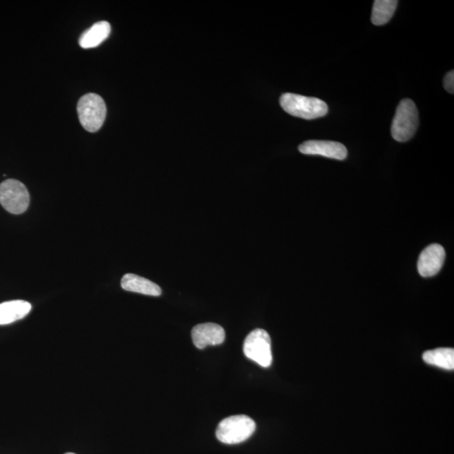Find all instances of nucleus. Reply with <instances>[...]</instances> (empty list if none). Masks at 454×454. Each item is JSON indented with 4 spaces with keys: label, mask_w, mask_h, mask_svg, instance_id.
Returning <instances> with one entry per match:
<instances>
[{
    "label": "nucleus",
    "mask_w": 454,
    "mask_h": 454,
    "mask_svg": "<svg viewBox=\"0 0 454 454\" xmlns=\"http://www.w3.org/2000/svg\"><path fill=\"white\" fill-rule=\"evenodd\" d=\"M280 105L291 116L314 120L325 117L328 112V104L323 100L286 92L281 96Z\"/></svg>",
    "instance_id": "f257e3e1"
},
{
    "label": "nucleus",
    "mask_w": 454,
    "mask_h": 454,
    "mask_svg": "<svg viewBox=\"0 0 454 454\" xmlns=\"http://www.w3.org/2000/svg\"><path fill=\"white\" fill-rule=\"evenodd\" d=\"M419 125L418 110L412 100L400 101L392 121L391 135L398 142L405 143L415 135Z\"/></svg>",
    "instance_id": "f03ea898"
},
{
    "label": "nucleus",
    "mask_w": 454,
    "mask_h": 454,
    "mask_svg": "<svg viewBox=\"0 0 454 454\" xmlns=\"http://www.w3.org/2000/svg\"><path fill=\"white\" fill-rule=\"evenodd\" d=\"M256 430L252 418L245 415L229 417L219 423L215 435L225 444H237L245 442Z\"/></svg>",
    "instance_id": "7ed1b4c3"
},
{
    "label": "nucleus",
    "mask_w": 454,
    "mask_h": 454,
    "mask_svg": "<svg viewBox=\"0 0 454 454\" xmlns=\"http://www.w3.org/2000/svg\"><path fill=\"white\" fill-rule=\"evenodd\" d=\"M77 109L79 121L86 131L96 132L102 127L107 117V105L100 95L92 92L83 95Z\"/></svg>",
    "instance_id": "20e7f679"
},
{
    "label": "nucleus",
    "mask_w": 454,
    "mask_h": 454,
    "mask_svg": "<svg viewBox=\"0 0 454 454\" xmlns=\"http://www.w3.org/2000/svg\"><path fill=\"white\" fill-rule=\"evenodd\" d=\"M0 204L11 214L25 213L30 205L28 188L18 180H6L0 184Z\"/></svg>",
    "instance_id": "39448f33"
},
{
    "label": "nucleus",
    "mask_w": 454,
    "mask_h": 454,
    "mask_svg": "<svg viewBox=\"0 0 454 454\" xmlns=\"http://www.w3.org/2000/svg\"><path fill=\"white\" fill-rule=\"evenodd\" d=\"M244 352L246 358L263 368L270 367L273 361L270 334L263 329L253 330L245 339Z\"/></svg>",
    "instance_id": "423d86ee"
},
{
    "label": "nucleus",
    "mask_w": 454,
    "mask_h": 454,
    "mask_svg": "<svg viewBox=\"0 0 454 454\" xmlns=\"http://www.w3.org/2000/svg\"><path fill=\"white\" fill-rule=\"evenodd\" d=\"M299 151L306 155H319L337 160H345L347 156L345 145L330 141H308L299 145Z\"/></svg>",
    "instance_id": "0eeeda50"
},
{
    "label": "nucleus",
    "mask_w": 454,
    "mask_h": 454,
    "mask_svg": "<svg viewBox=\"0 0 454 454\" xmlns=\"http://www.w3.org/2000/svg\"><path fill=\"white\" fill-rule=\"evenodd\" d=\"M445 250L439 244H431L422 251L417 263L418 272L424 277H433L442 268Z\"/></svg>",
    "instance_id": "6e6552de"
},
{
    "label": "nucleus",
    "mask_w": 454,
    "mask_h": 454,
    "mask_svg": "<svg viewBox=\"0 0 454 454\" xmlns=\"http://www.w3.org/2000/svg\"><path fill=\"white\" fill-rule=\"evenodd\" d=\"M191 335L193 345L199 350L222 345L226 338L224 328L215 323L197 325L192 329Z\"/></svg>",
    "instance_id": "1a4fd4ad"
},
{
    "label": "nucleus",
    "mask_w": 454,
    "mask_h": 454,
    "mask_svg": "<svg viewBox=\"0 0 454 454\" xmlns=\"http://www.w3.org/2000/svg\"><path fill=\"white\" fill-rule=\"evenodd\" d=\"M121 287L123 289L130 292L151 295V297H160L162 294V289L151 280L145 277L127 273L121 280Z\"/></svg>",
    "instance_id": "9d476101"
},
{
    "label": "nucleus",
    "mask_w": 454,
    "mask_h": 454,
    "mask_svg": "<svg viewBox=\"0 0 454 454\" xmlns=\"http://www.w3.org/2000/svg\"><path fill=\"white\" fill-rule=\"evenodd\" d=\"M32 311V305L25 301H11L0 304V325H8L23 319Z\"/></svg>",
    "instance_id": "9b49d317"
},
{
    "label": "nucleus",
    "mask_w": 454,
    "mask_h": 454,
    "mask_svg": "<svg viewBox=\"0 0 454 454\" xmlns=\"http://www.w3.org/2000/svg\"><path fill=\"white\" fill-rule=\"evenodd\" d=\"M110 32H112V28L109 22H97L82 34L79 38V45L85 49L98 47L109 37Z\"/></svg>",
    "instance_id": "f8f14e48"
},
{
    "label": "nucleus",
    "mask_w": 454,
    "mask_h": 454,
    "mask_svg": "<svg viewBox=\"0 0 454 454\" xmlns=\"http://www.w3.org/2000/svg\"><path fill=\"white\" fill-rule=\"evenodd\" d=\"M423 360L426 364L436 366L443 369L453 370V348L442 347L434 350L426 351L423 354Z\"/></svg>",
    "instance_id": "ddd939ff"
},
{
    "label": "nucleus",
    "mask_w": 454,
    "mask_h": 454,
    "mask_svg": "<svg viewBox=\"0 0 454 454\" xmlns=\"http://www.w3.org/2000/svg\"><path fill=\"white\" fill-rule=\"evenodd\" d=\"M398 1L396 0H376L374 2L371 20L374 25H383L389 22L395 14Z\"/></svg>",
    "instance_id": "4468645a"
},
{
    "label": "nucleus",
    "mask_w": 454,
    "mask_h": 454,
    "mask_svg": "<svg viewBox=\"0 0 454 454\" xmlns=\"http://www.w3.org/2000/svg\"><path fill=\"white\" fill-rule=\"evenodd\" d=\"M443 86L445 90L453 95L454 92V72L450 71L446 74L443 79Z\"/></svg>",
    "instance_id": "2eb2a0df"
},
{
    "label": "nucleus",
    "mask_w": 454,
    "mask_h": 454,
    "mask_svg": "<svg viewBox=\"0 0 454 454\" xmlns=\"http://www.w3.org/2000/svg\"><path fill=\"white\" fill-rule=\"evenodd\" d=\"M65 454H75V453H65Z\"/></svg>",
    "instance_id": "dca6fc26"
}]
</instances>
